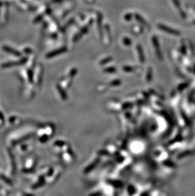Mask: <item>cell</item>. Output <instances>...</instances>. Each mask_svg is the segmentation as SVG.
<instances>
[{
  "label": "cell",
  "instance_id": "1",
  "mask_svg": "<svg viewBox=\"0 0 195 196\" xmlns=\"http://www.w3.org/2000/svg\"><path fill=\"white\" fill-rule=\"evenodd\" d=\"M67 51V48H61L60 49L56 50L55 51H53L51 52L48 55V58H51V57H54L55 56L59 55L60 54H62L63 53H65Z\"/></svg>",
  "mask_w": 195,
  "mask_h": 196
},
{
  "label": "cell",
  "instance_id": "2",
  "mask_svg": "<svg viewBox=\"0 0 195 196\" xmlns=\"http://www.w3.org/2000/svg\"><path fill=\"white\" fill-rule=\"evenodd\" d=\"M136 48H137V53H138V54H139V58L140 62L143 63L144 62V53L143 52L142 48H141V47L139 45H137Z\"/></svg>",
  "mask_w": 195,
  "mask_h": 196
},
{
  "label": "cell",
  "instance_id": "3",
  "mask_svg": "<svg viewBox=\"0 0 195 196\" xmlns=\"http://www.w3.org/2000/svg\"><path fill=\"white\" fill-rule=\"evenodd\" d=\"M87 30H88V28H83L81 30V32H80L77 36H75L74 38V41H77L79 39H80V38H81V36L83 35V34H84Z\"/></svg>",
  "mask_w": 195,
  "mask_h": 196
},
{
  "label": "cell",
  "instance_id": "4",
  "mask_svg": "<svg viewBox=\"0 0 195 196\" xmlns=\"http://www.w3.org/2000/svg\"><path fill=\"white\" fill-rule=\"evenodd\" d=\"M135 18H136V20H137V21H139V22H141V24H143L144 25H146V22H145L142 18H141V17L139 15H138L137 13H136V14L135 15Z\"/></svg>",
  "mask_w": 195,
  "mask_h": 196
},
{
  "label": "cell",
  "instance_id": "5",
  "mask_svg": "<svg viewBox=\"0 0 195 196\" xmlns=\"http://www.w3.org/2000/svg\"><path fill=\"white\" fill-rule=\"evenodd\" d=\"M112 60V59L111 58V57H107V58L102 60L101 62H99V64H100V65H105L106 64H108V62H110Z\"/></svg>",
  "mask_w": 195,
  "mask_h": 196
},
{
  "label": "cell",
  "instance_id": "6",
  "mask_svg": "<svg viewBox=\"0 0 195 196\" xmlns=\"http://www.w3.org/2000/svg\"><path fill=\"white\" fill-rule=\"evenodd\" d=\"M122 41H123V43L126 46H130L131 45V41L127 38H124Z\"/></svg>",
  "mask_w": 195,
  "mask_h": 196
},
{
  "label": "cell",
  "instance_id": "7",
  "mask_svg": "<svg viewBox=\"0 0 195 196\" xmlns=\"http://www.w3.org/2000/svg\"><path fill=\"white\" fill-rule=\"evenodd\" d=\"M132 17V15L131 13H127L124 16V18H125V21H129L131 20Z\"/></svg>",
  "mask_w": 195,
  "mask_h": 196
},
{
  "label": "cell",
  "instance_id": "8",
  "mask_svg": "<svg viewBox=\"0 0 195 196\" xmlns=\"http://www.w3.org/2000/svg\"><path fill=\"white\" fill-rule=\"evenodd\" d=\"M106 71L107 72H113L115 71V69H114V68H112V67H110V68H107L106 69Z\"/></svg>",
  "mask_w": 195,
  "mask_h": 196
},
{
  "label": "cell",
  "instance_id": "9",
  "mask_svg": "<svg viewBox=\"0 0 195 196\" xmlns=\"http://www.w3.org/2000/svg\"><path fill=\"white\" fill-rule=\"evenodd\" d=\"M124 70L126 71H132V69H133L132 67H129V66L128 67H124Z\"/></svg>",
  "mask_w": 195,
  "mask_h": 196
}]
</instances>
